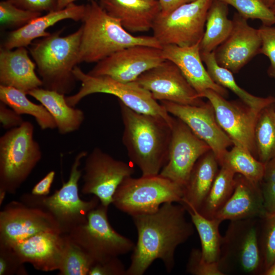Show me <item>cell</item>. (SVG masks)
Segmentation results:
<instances>
[{"label":"cell","instance_id":"6da1fadb","mask_svg":"<svg viewBox=\"0 0 275 275\" xmlns=\"http://www.w3.org/2000/svg\"><path fill=\"white\" fill-rule=\"evenodd\" d=\"M181 204L165 203L155 212L132 217L138 239L126 275H142L156 259L161 260L168 272L175 266L177 246L194 234V226L185 217Z\"/></svg>","mask_w":275,"mask_h":275},{"label":"cell","instance_id":"7a4b0ae2","mask_svg":"<svg viewBox=\"0 0 275 275\" xmlns=\"http://www.w3.org/2000/svg\"><path fill=\"white\" fill-rule=\"evenodd\" d=\"M122 142L142 176L159 174L168 160L172 124L160 117L135 112L119 101Z\"/></svg>","mask_w":275,"mask_h":275},{"label":"cell","instance_id":"3957f363","mask_svg":"<svg viewBox=\"0 0 275 275\" xmlns=\"http://www.w3.org/2000/svg\"><path fill=\"white\" fill-rule=\"evenodd\" d=\"M86 5L81 25L82 33L78 64L97 63L113 53L131 46L143 45L161 48L153 36H135L120 21L108 14L95 0Z\"/></svg>","mask_w":275,"mask_h":275},{"label":"cell","instance_id":"277c9868","mask_svg":"<svg viewBox=\"0 0 275 275\" xmlns=\"http://www.w3.org/2000/svg\"><path fill=\"white\" fill-rule=\"evenodd\" d=\"M61 32L33 41L29 50L43 88L65 95L74 90L77 81L73 70L78 64L82 29L64 37Z\"/></svg>","mask_w":275,"mask_h":275},{"label":"cell","instance_id":"5b68a950","mask_svg":"<svg viewBox=\"0 0 275 275\" xmlns=\"http://www.w3.org/2000/svg\"><path fill=\"white\" fill-rule=\"evenodd\" d=\"M87 154L86 151L76 154L68 180L51 196H36L27 193L20 198L21 201L24 204L49 213L59 225L63 234H68L74 228L86 223L90 212L100 204L99 199L95 196L89 201H84L79 197L78 182L82 174L79 167L82 159Z\"/></svg>","mask_w":275,"mask_h":275},{"label":"cell","instance_id":"8992f818","mask_svg":"<svg viewBox=\"0 0 275 275\" xmlns=\"http://www.w3.org/2000/svg\"><path fill=\"white\" fill-rule=\"evenodd\" d=\"M33 124L25 121L0 138V192L14 194L42 158Z\"/></svg>","mask_w":275,"mask_h":275},{"label":"cell","instance_id":"52a82bcc","mask_svg":"<svg viewBox=\"0 0 275 275\" xmlns=\"http://www.w3.org/2000/svg\"><path fill=\"white\" fill-rule=\"evenodd\" d=\"M259 227V218L230 221L217 262L224 275L263 274Z\"/></svg>","mask_w":275,"mask_h":275},{"label":"cell","instance_id":"ba28073f","mask_svg":"<svg viewBox=\"0 0 275 275\" xmlns=\"http://www.w3.org/2000/svg\"><path fill=\"white\" fill-rule=\"evenodd\" d=\"M184 187L159 174L126 178L117 189L112 204L131 216L156 211L165 203H181Z\"/></svg>","mask_w":275,"mask_h":275},{"label":"cell","instance_id":"9c48e42d","mask_svg":"<svg viewBox=\"0 0 275 275\" xmlns=\"http://www.w3.org/2000/svg\"><path fill=\"white\" fill-rule=\"evenodd\" d=\"M73 74L81 85L76 93L66 97L70 106L75 107L91 94H108L117 97L119 101L135 112L160 117L172 125L174 117L154 99L150 92L135 81L124 82L107 76H92L84 72L77 66Z\"/></svg>","mask_w":275,"mask_h":275},{"label":"cell","instance_id":"30bf717a","mask_svg":"<svg viewBox=\"0 0 275 275\" xmlns=\"http://www.w3.org/2000/svg\"><path fill=\"white\" fill-rule=\"evenodd\" d=\"M108 207L100 204L91 210L86 223L77 226L69 237L92 258L102 262L132 252L135 244L111 226L107 216Z\"/></svg>","mask_w":275,"mask_h":275},{"label":"cell","instance_id":"8fae6325","mask_svg":"<svg viewBox=\"0 0 275 275\" xmlns=\"http://www.w3.org/2000/svg\"><path fill=\"white\" fill-rule=\"evenodd\" d=\"M212 0H196L183 4L167 15L160 13L154 21L153 36L161 47L187 46L200 42Z\"/></svg>","mask_w":275,"mask_h":275},{"label":"cell","instance_id":"7c38bea8","mask_svg":"<svg viewBox=\"0 0 275 275\" xmlns=\"http://www.w3.org/2000/svg\"><path fill=\"white\" fill-rule=\"evenodd\" d=\"M85 158L81 193L96 196L101 204L108 207L120 184L134 173V168L98 147Z\"/></svg>","mask_w":275,"mask_h":275},{"label":"cell","instance_id":"4fadbf2b","mask_svg":"<svg viewBox=\"0 0 275 275\" xmlns=\"http://www.w3.org/2000/svg\"><path fill=\"white\" fill-rule=\"evenodd\" d=\"M45 232L62 233L54 218L40 208L29 206L21 201H12L0 212L1 245L12 248Z\"/></svg>","mask_w":275,"mask_h":275},{"label":"cell","instance_id":"5bb4252c","mask_svg":"<svg viewBox=\"0 0 275 275\" xmlns=\"http://www.w3.org/2000/svg\"><path fill=\"white\" fill-rule=\"evenodd\" d=\"M211 103L218 124L232 141L234 145L250 152L257 158L255 128L261 112L254 110L244 103L229 101L211 90L201 95Z\"/></svg>","mask_w":275,"mask_h":275},{"label":"cell","instance_id":"9a60e30c","mask_svg":"<svg viewBox=\"0 0 275 275\" xmlns=\"http://www.w3.org/2000/svg\"><path fill=\"white\" fill-rule=\"evenodd\" d=\"M134 81L150 92L156 100L188 105L205 103L177 65L169 60L146 71Z\"/></svg>","mask_w":275,"mask_h":275},{"label":"cell","instance_id":"2e32d148","mask_svg":"<svg viewBox=\"0 0 275 275\" xmlns=\"http://www.w3.org/2000/svg\"><path fill=\"white\" fill-rule=\"evenodd\" d=\"M168 160L159 175L184 187L198 159L211 150L183 121L174 117Z\"/></svg>","mask_w":275,"mask_h":275},{"label":"cell","instance_id":"e0dca14e","mask_svg":"<svg viewBox=\"0 0 275 275\" xmlns=\"http://www.w3.org/2000/svg\"><path fill=\"white\" fill-rule=\"evenodd\" d=\"M160 102L170 114L183 121L210 147L219 164L228 148L234 144L217 121L211 103L208 101L201 105H188Z\"/></svg>","mask_w":275,"mask_h":275},{"label":"cell","instance_id":"ac0fdd59","mask_svg":"<svg viewBox=\"0 0 275 275\" xmlns=\"http://www.w3.org/2000/svg\"><path fill=\"white\" fill-rule=\"evenodd\" d=\"M164 60L161 48L134 45L118 50L97 62L87 73L92 76H107L124 82H132Z\"/></svg>","mask_w":275,"mask_h":275},{"label":"cell","instance_id":"d6986e66","mask_svg":"<svg viewBox=\"0 0 275 275\" xmlns=\"http://www.w3.org/2000/svg\"><path fill=\"white\" fill-rule=\"evenodd\" d=\"M232 20L230 34L213 52L219 66L236 73L259 54L261 39L258 29L251 26L237 12Z\"/></svg>","mask_w":275,"mask_h":275},{"label":"cell","instance_id":"ffe728a7","mask_svg":"<svg viewBox=\"0 0 275 275\" xmlns=\"http://www.w3.org/2000/svg\"><path fill=\"white\" fill-rule=\"evenodd\" d=\"M66 234L45 232L36 234L12 248L21 261L43 271L58 270L64 255Z\"/></svg>","mask_w":275,"mask_h":275},{"label":"cell","instance_id":"44dd1931","mask_svg":"<svg viewBox=\"0 0 275 275\" xmlns=\"http://www.w3.org/2000/svg\"><path fill=\"white\" fill-rule=\"evenodd\" d=\"M162 54L165 60L174 63L200 96L207 90H211L225 98L227 90L215 82L203 64L200 42L187 46L170 44L162 46Z\"/></svg>","mask_w":275,"mask_h":275},{"label":"cell","instance_id":"7402d4cb","mask_svg":"<svg viewBox=\"0 0 275 275\" xmlns=\"http://www.w3.org/2000/svg\"><path fill=\"white\" fill-rule=\"evenodd\" d=\"M85 11L86 5H76L74 3L64 9L41 15L23 26L9 32L1 47L7 49L26 47L35 40L49 36L50 33L47 32V30L60 21L65 19L82 21Z\"/></svg>","mask_w":275,"mask_h":275},{"label":"cell","instance_id":"603a6c76","mask_svg":"<svg viewBox=\"0 0 275 275\" xmlns=\"http://www.w3.org/2000/svg\"><path fill=\"white\" fill-rule=\"evenodd\" d=\"M35 63L25 47L15 49L0 48V85L11 87L26 94L42 87L37 75Z\"/></svg>","mask_w":275,"mask_h":275},{"label":"cell","instance_id":"cb8c5ba5","mask_svg":"<svg viewBox=\"0 0 275 275\" xmlns=\"http://www.w3.org/2000/svg\"><path fill=\"white\" fill-rule=\"evenodd\" d=\"M100 6L118 19L128 32L152 30L161 9L158 0H99Z\"/></svg>","mask_w":275,"mask_h":275},{"label":"cell","instance_id":"d4e9b609","mask_svg":"<svg viewBox=\"0 0 275 275\" xmlns=\"http://www.w3.org/2000/svg\"><path fill=\"white\" fill-rule=\"evenodd\" d=\"M260 184L236 174L234 191L214 218L223 222L261 217L265 210Z\"/></svg>","mask_w":275,"mask_h":275},{"label":"cell","instance_id":"484cf974","mask_svg":"<svg viewBox=\"0 0 275 275\" xmlns=\"http://www.w3.org/2000/svg\"><path fill=\"white\" fill-rule=\"evenodd\" d=\"M219 166L211 150L196 161L184 186L183 199L180 203L186 210L199 211L219 172Z\"/></svg>","mask_w":275,"mask_h":275},{"label":"cell","instance_id":"4316f807","mask_svg":"<svg viewBox=\"0 0 275 275\" xmlns=\"http://www.w3.org/2000/svg\"><path fill=\"white\" fill-rule=\"evenodd\" d=\"M27 94L36 99L47 109L54 120L61 134L78 130L85 120L84 112L69 105L64 94L40 87L29 91Z\"/></svg>","mask_w":275,"mask_h":275},{"label":"cell","instance_id":"83f0119b","mask_svg":"<svg viewBox=\"0 0 275 275\" xmlns=\"http://www.w3.org/2000/svg\"><path fill=\"white\" fill-rule=\"evenodd\" d=\"M201 56L212 80L218 85L232 91L249 107L260 112L275 102V98L272 96L265 98L257 97L240 87L235 81L233 73L217 64L213 52H201Z\"/></svg>","mask_w":275,"mask_h":275},{"label":"cell","instance_id":"f1b7e54d","mask_svg":"<svg viewBox=\"0 0 275 275\" xmlns=\"http://www.w3.org/2000/svg\"><path fill=\"white\" fill-rule=\"evenodd\" d=\"M228 5L219 0H212L207 14L206 29L200 42L201 52H213L229 36L233 24L228 17Z\"/></svg>","mask_w":275,"mask_h":275},{"label":"cell","instance_id":"f546056e","mask_svg":"<svg viewBox=\"0 0 275 275\" xmlns=\"http://www.w3.org/2000/svg\"><path fill=\"white\" fill-rule=\"evenodd\" d=\"M27 95L15 88L0 85V101L20 115L32 116L42 130L57 128L54 120L47 109L42 104L31 101Z\"/></svg>","mask_w":275,"mask_h":275},{"label":"cell","instance_id":"4dcf8cb0","mask_svg":"<svg viewBox=\"0 0 275 275\" xmlns=\"http://www.w3.org/2000/svg\"><path fill=\"white\" fill-rule=\"evenodd\" d=\"M186 211L200 237L203 258L209 262H217L223 241V236L219 231L222 222L215 218H206L195 210Z\"/></svg>","mask_w":275,"mask_h":275},{"label":"cell","instance_id":"1f68e13d","mask_svg":"<svg viewBox=\"0 0 275 275\" xmlns=\"http://www.w3.org/2000/svg\"><path fill=\"white\" fill-rule=\"evenodd\" d=\"M235 173L222 166L198 212L209 219L214 218L232 196L235 186Z\"/></svg>","mask_w":275,"mask_h":275},{"label":"cell","instance_id":"d6a6232c","mask_svg":"<svg viewBox=\"0 0 275 275\" xmlns=\"http://www.w3.org/2000/svg\"><path fill=\"white\" fill-rule=\"evenodd\" d=\"M224 166L235 174L245 177L255 184H260L263 179L265 164L250 152L233 145L224 155L219 166Z\"/></svg>","mask_w":275,"mask_h":275},{"label":"cell","instance_id":"836d02e7","mask_svg":"<svg viewBox=\"0 0 275 275\" xmlns=\"http://www.w3.org/2000/svg\"><path fill=\"white\" fill-rule=\"evenodd\" d=\"M273 104L259 113L255 128L257 159L263 163L275 157V108Z\"/></svg>","mask_w":275,"mask_h":275},{"label":"cell","instance_id":"e575fe53","mask_svg":"<svg viewBox=\"0 0 275 275\" xmlns=\"http://www.w3.org/2000/svg\"><path fill=\"white\" fill-rule=\"evenodd\" d=\"M66 235V245L58 274L89 275L94 261L85 251Z\"/></svg>","mask_w":275,"mask_h":275},{"label":"cell","instance_id":"d590c367","mask_svg":"<svg viewBox=\"0 0 275 275\" xmlns=\"http://www.w3.org/2000/svg\"><path fill=\"white\" fill-rule=\"evenodd\" d=\"M258 237L264 273L275 262V213L265 211L259 218Z\"/></svg>","mask_w":275,"mask_h":275},{"label":"cell","instance_id":"8d00e7d4","mask_svg":"<svg viewBox=\"0 0 275 275\" xmlns=\"http://www.w3.org/2000/svg\"><path fill=\"white\" fill-rule=\"evenodd\" d=\"M233 6L243 18L259 19L263 25L275 24V15L261 0H219Z\"/></svg>","mask_w":275,"mask_h":275},{"label":"cell","instance_id":"74e56055","mask_svg":"<svg viewBox=\"0 0 275 275\" xmlns=\"http://www.w3.org/2000/svg\"><path fill=\"white\" fill-rule=\"evenodd\" d=\"M41 15L40 12L18 8L7 0L0 2V24L3 29H18Z\"/></svg>","mask_w":275,"mask_h":275},{"label":"cell","instance_id":"f35d334b","mask_svg":"<svg viewBox=\"0 0 275 275\" xmlns=\"http://www.w3.org/2000/svg\"><path fill=\"white\" fill-rule=\"evenodd\" d=\"M186 272L193 275H224L217 262H209L203 257L201 250L191 249L186 267Z\"/></svg>","mask_w":275,"mask_h":275},{"label":"cell","instance_id":"ab89813d","mask_svg":"<svg viewBox=\"0 0 275 275\" xmlns=\"http://www.w3.org/2000/svg\"><path fill=\"white\" fill-rule=\"evenodd\" d=\"M258 30L261 39L259 54H263L269 59L270 65L267 74L275 79V28L263 24Z\"/></svg>","mask_w":275,"mask_h":275},{"label":"cell","instance_id":"60d3db41","mask_svg":"<svg viewBox=\"0 0 275 275\" xmlns=\"http://www.w3.org/2000/svg\"><path fill=\"white\" fill-rule=\"evenodd\" d=\"M24 264L12 248L0 245V275L27 274Z\"/></svg>","mask_w":275,"mask_h":275},{"label":"cell","instance_id":"b9f144b4","mask_svg":"<svg viewBox=\"0 0 275 275\" xmlns=\"http://www.w3.org/2000/svg\"><path fill=\"white\" fill-rule=\"evenodd\" d=\"M126 269L118 257L102 262L95 263L89 275H126Z\"/></svg>","mask_w":275,"mask_h":275},{"label":"cell","instance_id":"7bdbcfd3","mask_svg":"<svg viewBox=\"0 0 275 275\" xmlns=\"http://www.w3.org/2000/svg\"><path fill=\"white\" fill-rule=\"evenodd\" d=\"M20 9L42 13L58 10V0H7Z\"/></svg>","mask_w":275,"mask_h":275},{"label":"cell","instance_id":"ee69618b","mask_svg":"<svg viewBox=\"0 0 275 275\" xmlns=\"http://www.w3.org/2000/svg\"><path fill=\"white\" fill-rule=\"evenodd\" d=\"M24 121L21 115L0 101V122L3 128L9 130L16 128Z\"/></svg>","mask_w":275,"mask_h":275},{"label":"cell","instance_id":"f6af8a7d","mask_svg":"<svg viewBox=\"0 0 275 275\" xmlns=\"http://www.w3.org/2000/svg\"><path fill=\"white\" fill-rule=\"evenodd\" d=\"M265 211L275 213V182H265L260 184Z\"/></svg>","mask_w":275,"mask_h":275},{"label":"cell","instance_id":"bcb514c9","mask_svg":"<svg viewBox=\"0 0 275 275\" xmlns=\"http://www.w3.org/2000/svg\"><path fill=\"white\" fill-rule=\"evenodd\" d=\"M56 176L54 171H49L32 188L31 194L36 196H46L48 195Z\"/></svg>","mask_w":275,"mask_h":275},{"label":"cell","instance_id":"7dc6e473","mask_svg":"<svg viewBox=\"0 0 275 275\" xmlns=\"http://www.w3.org/2000/svg\"><path fill=\"white\" fill-rule=\"evenodd\" d=\"M196 0H158L160 6V14L167 15L179 6Z\"/></svg>","mask_w":275,"mask_h":275},{"label":"cell","instance_id":"c3c4849f","mask_svg":"<svg viewBox=\"0 0 275 275\" xmlns=\"http://www.w3.org/2000/svg\"><path fill=\"white\" fill-rule=\"evenodd\" d=\"M265 169L263 181L275 182V157L264 163Z\"/></svg>","mask_w":275,"mask_h":275},{"label":"cell","instance_id":"681fc988","mask_svg":"<svg viewBox=\"0 0 275 275\" xmlns=\"http://www.w3.org/2000/svg\"><path fill=\"white\" fill-rule=\"evenodd\" d=\"M76 1L77 0H58V10L64 9Z\"/></svg>","mask_w":275,"mask_h":275},{"label":"cell","instance_id":"f907efd6","mask_svg":"<svg viewBox=\"0 0 275 275\" xmlns=\"http://www.w3.org/2000/svg\"><path fill=\"white\" fill-rule=\"evenodd\" d=\"M264 275H275V262L263 273Z\"/></svg>","mask_w":275,"mask_h":275},{"label":"cell","instance_id":"816d5d0a","mask_svg":"<svg viewBox=\"0 0 275 275\" xmlns=\"http://www.w3.org/2000/svg\"><path fill=\"white\" fill-rule=\"evenodd\" d=\"M263 3L268 7L270 8L274 0H261Z\"/></svg>","mask_w":275,"mask_h":275},{"label":"cell","instance_id":"f5cc1de1","mask_svg":"<svg viewBox=\"0 0 275 275\" xmlns=\"http://www.w3.org/2000/svg\"><path fill=\"white\" fill-rule=\"evenodd\" d=\"M270 8L273 13L275 15V0Z\"/></svg>","mask_w":275,"mask_h":275}]
</instances>
